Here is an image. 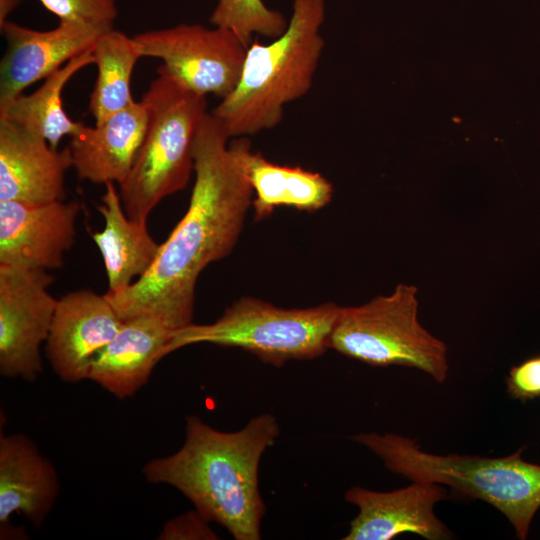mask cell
Masks as SVG:
<instances>
[{
    "label": "cell",
    "instance_id": "6da1fadb",
    "mask_svg": "<svg viewBox=\"0 0 540 540\" xmlns=\"http://www.w3.org/2000/svg\"><path fill=\"white\" fill-rule=\"evenodd\" d=\"M230 139L208 112L194 140L195 180L186 213L143 277L121 292L105 293L123 321L150 313L175 331L192 323L200 273L232 252L252 206L245 167L251 144L247 137Z\"/></svg>",
    "mask_w": 540,
    "mask_h": 540
},
{
    "label": "cell",
    "instance_id": "7a4b0ae2",
    "mask_svg": "<svg viewBox=\"0 0 540 540\" xmlns=\"http://www.w3.org/2000/svg\"><path fill=\"white\" fill-rule=\"evenodd\" d=\"M279 434L276 417L268 413L233 432L217 430L190 415L180 449L150 460L142 472L147 482L180 491L195 509L223 526L234 539L259 540L265 514L259 465Z\"/></svg>",
    "mask_w": 540,
    "mask_h": 540
},
{
    "label": "cell",
    "instance_id": "3957f363",
    "mask_svg": "<svg viewBox=\"0 0 540 540\" xmlns=\"http://www.w3.org/2000/svg\"><path fill=\"white\" fill-rule=\"evenodd\" d=\"M325 13L326 0H293L284 33L248 46L238 83L211 111L231 139L276 127L285 105L309 92L325 47Z\"/></svg>",
    "mask_w": 540,
    "mask_h": 540
},
{
    "label": "cell",
    "instance_id": "277c9868",
    "mask_svg": "<svg viewBox=\"0 0 540 540\" xmlns=\"http://www.w3.org/2000/svg\"><path fill=\"white\" fill-rule=\"evenodd\" d=\"M353 440L378 456L385 467L412 481L449 486L483 500L506 516L519 539H526L540 508V465L522 459V449L506 457L436 455L394 433H360Z\"/></svg>",
    "mask_w": 540,
    "mask_h": 540
},
{
    "label": "cell",
    "instance_id": "5b68a950",
    "mask_svg": "<svg viewBox=\"0 0 540 540\" xmlns=\"http://www.w3.org/2000/svg\"><path fill=\"white\" fill-rule=\"evenodd\" d=\"M142 100L148 126L135 163L119 184L128 217L147 222L166 197L183 190L194 172L193 145L208 113L206 96L198 94L161 68Z\"/></svg>",
    "mask_w": 540,
    "mask_h": 540
},
{
    "label": "cell",
    "instance_id": "8992f818",
    "mask_svg": "<svg viewBox=\"0 0 540 540\" xmlns=\"http://www.w3.org/2000/svg\"><path fill=\"white\" fill-rule=\"evenodd\" d=\"M341 307L333 302L309 308H282L245 296L210 324H189L173 332L165 355L192 344L241 348L280 367L312 360L330 349Z\"/></svg>",
    "mask_w": 540,
    "mask_h": 540
},
{
    "label": "cell",
    "instance_id": "52a82bcc",
    "mask_svg": "<svg viewBox=\"0 0 540 540\" xmlns=\"http://www.w3.org/2000/svg\"><path fill=\"white\" fill-rule=\"evenodd\" d=\"M418 289L398 284L389 295L341 307L330 349L373 366L416 368L443 383L449 364L446 344L418 320Z\"/></svg>",
    "mask_w": 540,
    "mask_h": 540
},
{
    "label": "cell",
    "instance_id": "ba28073f",
    "mask_svg": "<svg viewBox=\"0 0 540 540\" xmlns=\"http://www.w3.org/2000/svg\"><path fill=\"white\" fill-rule=\"evenodd\" d=\"M142 57L161 59L159 66L186 88L223 99L235 88L248 46L232 30L179 24L134 35Z\"/></svg>",
    "mask_w": 540,
    "mask_h": 540
},
{
    "label": "cell",
    "instance_id": "9c48e42d",
    "mask_svg": "<svg viewBox=\"0 0 540 540\" xmlns=\"http://www.w3.org/2000/svg\"><path fill=\"white\" fill-rule=\"evenodd\" d=\"M48 271L0 265V374L28 382L43 370L46 342L58 300Z\"/></svg>",
    "mask_w": 540,
    "mask_h": 540
},
{
    "label": "cell",
    "instance_id": "30bf717a",
    "mask_svg": "<svg viewBox=\"0 0 540 540\" xmlns=\"http://www.w3.org/2000/svg\"><path fill=\"white\" fill-rule=\"evenodd\" d=\"M77 200L43 204L0 201V265L33 270L63 266L76 238Z\"/></svg>",
    "mask_w": 540,
    "mask_h": 540
},
{
    "label": "cell",
    "instance_id": "8fae6325",
    "mask_svg": "<svg viewBox=\"0 0 540 540\" xmlns=\"http://www.w3.org/2000/svg\"><path fill=\"white\" fill-rule=\"evenodd\" d=\"M112 28L59 21L54 29L38 31L9 20L0 24L7 42L0 62V111L27 87L93 48L98 38Z\"/></svg>",
    "mask_w": 540,
    "mask_h": 540
},
{
    "label": "cell",
    "instance_id": "7c38bea8",
    "mask_svg": "<svg viewBox=\"0 0 540 540\" xmlns=\"http://www.w3.org/2000/svg\"><path fill=\"white\" fill-rule=\"evenodd\" d=\"M123 322L105 294L80 289L62 296L45 342L46 357L55 374L68 383L88 379L92 361Z\"/></svg>",
    "mask_w": 540,
    "mask_h": 540
},
{
    "label": "cell",
    "instance_id": "4fadbf2b",
    "mask_svg": "<svg viewBox=\"0 0 540 540\" xmlns=\"http://www.w3.org/2000/svg\"><path fill=\"white\" fill-rule=\"evenodd\" d=\"M442 486L412 481L390 492L349 488L344 498L357 506L359 513L343 540H390L406 532L428 540L451 538L450 530L434 513L436 503L447 496Z\"/></svg>",
    "mask_w": 540,
    "mask_h": 540
},
{
    "label": "cell",
    "instance_id": "5bb4252c",
    "mask_svg": "<svg viewBox=\"0 0 540 540\" xmlns=\"http://www.w3.org/2000/svg\"><path fill=\"white\" fill-rule=\"evenodd\" d=\"M71 167L69 146L53 149L45 139L0 118V201L64 200L65 173Z\"/></svg>",
    "mask_w": 540,
    "mask_h": 540
},
{
    "label": "cell",
    "instance_id": "9a60e30c",
    "mask_svg": "<svg viewBox=\"0 0 540 540\" xmlns=\"http://www.w3.org/2000/svg\"><path fill=\"white\" fill-rule=\"evenodd\" d=\"M174 331L156 314H141L124 321L113 340L92 361L88 380L119 400L134 396L166 356Z\"/></svg>",
    "mask_w": 540,
    "mask_h": 540
},
{
    "label": "cell",
    "instance_id": "2e32d148",
    "mask_svg": "<svg viewBox=\"0 0 540 540\" xmlns=\"http://www.w3.org/2000/svg\"><path fill=\"white\" fill-rule=\"evenodd\" d=\"M60 491L54 465L23 433L0 435V527L7 539L10 517L24 515L40 527Z\"/></svg>",
    "mask_w": 540,
    "mask_h": 540
},
{
    "label": "cell",
    "instance_id": "e0dca14e",
    "mask_svg": "<svg viewBox=\"0 0 540 540\" xmlns=\"http://www.w3.org/2000/svg\"><path fill=\"white\" fill-rule=\"evenodd\" d=\"M147 126L148 111L142 99L93 127L84 125L69 145L79 179L121 184L135 163Z\"/></svg>",
    "mask_w": 540,
    "mask_h": 540
},
{
    "label": "cell",
    "instance_id": "ac0fdd59",
    "mask_svg": "<svg viewBox=\"0 0 540 540\" xmlns=\"http://www.w3.org/2000/svg\"><path fill=\"white\" fill-rule=\"evenodd\" d=\"M97 209L104 218L102 231L91 237L103 258L108 293H118L143 277L154 264L161 244L147 229V222L128 217L115 183L105 184Z\"/></svg>",
    "mask_w": 540,
    "mask_h": 540
},
{
    "label": "cell",
    "instance_id": "d6986e66",
    "mask_svg": "<svg viewBox=\"0 0 540 540\" xmlns=\"http://www.w3.org/2000/svg\"><path fill=\"white\" fill-rule=\"evenodd\" d=\"M245 167L253 190L255 221L268 218L281 206L314 212L332 200L333 186L318 172L274 163L251 148L245 155Z\"/></svg>",
    "mask_w": 540,
    "mask_h": 540
},
{
    "label": "cell",
    "instance_id": "ffe728a7",
    "mask_svg": "<svg viewBox=\"0 0 540 540\" xmlns=\"http://www.w3.org/2000/svg\"><path fill=\"white\" fill-rule=\"evenodd\" d=\"M90 64H94L93 48L72 58L48 76L35 92L17 96L0 111V118L45 139L53 149H58L63 137H74L85 125L73 121L66 114L62 91L73 75Z\"/></svg>",
    "mask_w": 540,
    "mask_h": 540
},
{
    "label": "cell",
    "instance_id": "44dd1931",
    "mask_svg": "<svg viewBox=\"0 0 540 540\" xmlns=\"http://www.w3.org/2000/svg\"><path fill=\"white\" fill-rule=\"evenodd\" d=\"M97 78L90 94L89 110L101 123L133 101L131 78L142 57L134 36L114 28L103 33L93 46Z\"/></svg>",
    "mask_w": 540,
    "mask_h": 540
},
{
    "label": "cell",
    "instance_id": "7402d4cb",
    "mask_svg": "<svg viewBox=\"0 0 540 540\" xmlns=\"http://www.w3.org/2000/svg\"><path fill=\"white\" fill-rule=\"evenodd\" d=\"M209 21L232 30L247 46L255 35L274 39L288 26L282 13L267 7L263 0H219Z\"/></svg>",
    "mask_w": 540,
    "mask_h": 540
},
{
    "label": "cell",
    "instance_id": "603a6c76",
    "mask_svg": "<svg viewBox=\"0 0 540 540\" xmlns=\"http://www.w3.org/2000/svg\"><path fill=\"white\" fill-rule=\"evenodd\" d=\"M60 21L113 27L117 0H39Z\"/></svg>",
    "mask_w": 540,
    "mask_h": 540
},
{
    "label": "cell",
    "instance_id": "cb8c5ba5",
    "mask_svg": "<svg viewBox=\"0 0 540 540\" xmlns=\"http://www.w3.org/2000/svg\"><path fill=\"white\" fill-rule=\"evenodd\" d=\"M209 521L197 509L168 520L158 535L159 540H215L217 533Z\"/></svg>",
    "mask_w": 540,
    "mask_h": 540
},
{
    "label": "cell",
    "instance_id": "d4e9b609",
    "mask_svg": "<svg viewBox=\"0 0 540 540\" xmlns=\"http://www.w3.org/2000/svg\"><path fill=\"white\" fill-rule=\"evenodd\" d=\"M507 387L512 397L522 401L540 396V356L512 367Z\"/></svg>",
    "mask_w": 540,
    "mask_h": 540
},
{
    "label": "cell",
    "instance_id": "484cf974",
    "mask_svg": "<svg viewBox=\"0 0 540 540\" xmlns=\"http://www.w3.org/2000/svg\"><path fill=\"white\" fill-rule=\"evenodd\" d=\"M20 0H0V24L5 22L9 13L18 5Z\"/></svg>",
    "mask_w": 540,
    "mask_h": 540
}]
</instances>
